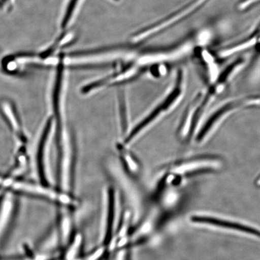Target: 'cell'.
Instances as JSON below:
<instances>
[{
    "label": "cell",
    "mask_w": 260,
    "mask_h": 260,
    "mask_svg": "<svg viewBox=\"0 0 260 260\" xmlns=\"http://www.w3.org/2000/svg\"><path fill=\"white\" fill-rule=\"evenodd\" d=\"M187 87L186 72L181 68L177 71L170 88L164 96L122 138L123 144L130 147L173 113L184 100Z\"/></svg>",
    "instance_id": "6da1fadb"
},
{
    "label": "cell",
    "mask_w": 260,
    "mask_h": 260,
    "mask_svg": "<svg viewBox=\"0 0 260 260\" xmlns=\"http://www.w3.org/2000/svg\"><path fill=\"white\" fill-rule=\"evenodd\" d=\"M260 107V94H244L222 101L208 110L193 141L197 146L207 144L227 120L236 114Z\"/></svg>",
    "instance_id": "7a4b0ae2"
},
{
    "label": "cell",
    "mask_w": 260,
    "mask_h": 260,
    "mask_svg": "<svg viewBox=\"0 0 260 260\" xmlns=\"http://www.w3.org/2000/svg\"><path fill=\"white\" fill-rule=\"evenodd\" d=\"M226 167L222 156L204 154L187 156L165 162L157 168L158 172H167L183 177L198 174L217 172Z\"/></svg>",
    "instance_id": "3957f363"
},
{
    "label": "cell",
    "mask_w": 260,
    "mask_h": 260,
    "mask_svg": "<svg viewBox=\"0 0 260 260\" xmlns=\"http://www.w3.org/2000/svg\"><path fill=\"white\" fill-rule=\"evenodd\" d=\"M102 217V244L108 249L112 246L121 218L119 213V194L113 186H107L104 193Z\"/></svg>",
    "instance_id": "277c9868"
},
{
    "label": "cell",
    "mask_w": 260,
    "mask_h": 260,
    "mask_svg": "<svg viewBox=\"0 0 260 260\" xmlns=\"http://www.w3.org/2000/svg\"><path fill=\"white\" fill-rule=\"evenodd\" d=\"M13 189L22 193L30 195L38 199L47 201L57 206L67 209H73L79 206V202L73 194L64 192L59 189H54L45 185H37L26 183H16Z\"/></svg>",
    "instance_id": "5b68a950"
},
{
    "label": "cell",
    "mask_w": 260,
    "mask_h": 260,
    "mask_svg": "<svg viewBox=\"0 0 260 260\" xmlns=\"http://www.w3.org/2000/svg\"><path fill=\"white\" fill-rule=\"evenodd\" d=\"M54 136V119L50 117L45 123V127L41 138L38 148V165L39 174L41 184L50 186V177L48 174V149L51 139Z\"/></svg>",
    "instance_id": "8992f818"
},
{
    "label": "cell",
    "mask_w": 260,
    "mask_h": 260,
    "mask_svg": "<svg viewBox=\"0 0 260 260\" xmlns=\"http://www.w3.org/2000/svg\"><path fill=\"white\" fill-rule=\"evenodd\" d=\"M116 149L123 170L133 178H138L142 171V165L134 152L130 150L129 146L121 141L117 142Z\"/></svg>",
    "instance_id": "52a82bcc"
},
{
    "label": "cell",
    "mask_w": 260,
    "mask_h": 260,
    "mask_svg": "<svg viewBox=\"0 0 260 260\" xmlns=\"http://www.w3.org/2000/svg\"><path fill=\"white\" fill-rule=\"evenodd\" d=\"M190 220L194 223L209 224L214 226L225 228L228 229L239 231L249 235L256 236L260 238V231L253 229L252 227L243 225V224L230 222L229 220H225L214 217L208 216H193L191 217Z\"/></svg>",
    "instance_id": "ba28073f"
},
{
    "label": "cell",
    "mask_w": 260,
    "mask_h": 260,
    "mask_svg": "<svg viewBox=\"0 0 260 260\" xmlns=\"http://www.w3.org/2000/svg\"><path fill=\"white\" fill-rule=\"evenodd\" d=\"M118 102L119 128L121 129L123 138L127 134L130 129L128 100L124 91L122 90L121 92H118Z\"/></svg>",
    "instance_id": "9c48e42d"
},
{
    "label": "cell",
    "mask_w": 260,
    "mask_h": 260,
    "mask_svg": "<svg viewBox=\"0 0 260 260\" xmlns=\"http://www.w3.org/2000/svg\"><path fill=\"white\" fill-rule=\"evenodd\" d=\"M56 230L58 240L65 246L73 236V222L68 214L61 213L58 216Z\"/></svg>",
    "instance_id": "30bf717a"
},
{
    "label": "cell",
    "mask_w": 260,
    "mask_h": 260,
    "mask_svg": "<svg viewBox=\"0 0 260 260\" xmlns=\"http://www.w3.org/2000/svg\"><path fill=\"white\" fill-rule=\"evenodd\" d=\"M83 245V236L80 233L74 234L65 246L61 260H73L79 256Z\"/></svg>",
    "instance_id": "8fae6325"
},
{
    "label": "cell",
    "mask_w": 260,
    "mask_h": 260,
    "mask_svg": "<svg viewBox=\"0 0 260 260\" xmlns=\"http://www.w3.org/2000/svg\"><path fill=\"white\" fill-rule=\"evenodd\" d=\"M78 2H79V0H70L69 3H68L66 11H65L64 15L62 19V21H61V28H64L66 27L68 24L69 23L71 16H72Z\"/></svg>",
    "instance_id": "7c38bea8"
},
{
    "label": "cell",
    "mask_w": 260,
    "mask_h": 260,
    "mask_svg": "<svg viewBox=\"0 0 260 260\" xmlns=\"http://www.w3.org/2000/svg\"><path fill=\"white\" fill-rule=\"evenodd\" d=\"M254 184L257 187H260V172L255 178Z\"/></svg>",
    "instance_id": "4fadbf2b"
},
{
    "label": "cell",
    "mask_w": 260,
    "mask_h": 260,
    "mask_svg": "<svg viewBox=\"0 0 260 260\" xmlns=\"http://www.w3.org/2000/svg\"><path fill=\"white\" fill-rule=\"evenodd\" d=\"M8 1L9 0H0V8H3Z\"/></svg>",
    "instance_id": "5bb4252c"
},
{
    "label": "cell",
    "mask_w": 260,
    "mask_h": 260,
    "mask_svg": "<svg viewBox=\"0 0 260 260\" xmlns=\"http://www.w3.org/2000/svg\"><path fill=\"white\" fill-rule=\"evenodd\" d=\"M102 260H110L108 253H107L105 257Z\"/></svg>",
    "instance_id": "9a60e30c"
},
{
    "label": "cell",
    "mask_w": 260,
    "mask_h": 260,
    "mask_svg": "<svg viewBox=\"0 0 260 260\" xmlns=\"http://www.w3.org/2000/svg\"><path fill=\"white\" fill-rule=\"evenodd\" d=\"M115 1L118 2L119 1V0H115Z\"/></svg>",
    "instance_id": "2e32d148"
}]
</instances>
